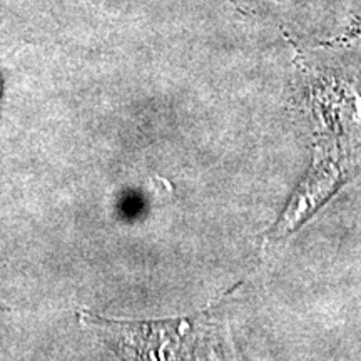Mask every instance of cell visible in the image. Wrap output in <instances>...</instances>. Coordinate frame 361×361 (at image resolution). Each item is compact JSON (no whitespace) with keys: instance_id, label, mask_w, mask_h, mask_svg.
Returning <instances> with one entry per match:
<instances>
[{"instance_id":"cell-1","label":"cell","mask_w":361,"mask_h":361,"mask_svg":"<svg viewBox=\"0 0 361 361\" xmlns=\"http://www.w3.org/2000/svg\"><path fill=\"white\" fill-rule=\"evenodd\" d=\"M261 2H271L278 8H290V11H298V8H313L318 6H323V4H331L336 2V0H261Z\"/></svg>"}]
</instances>
